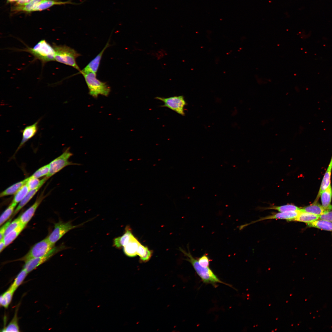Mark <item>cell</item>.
Instances as JSON below:
<instances>
[{
	"label": "cell",
	"mask_w": 332,
	"mask_h": 332,
	"mask_svg": "<svg viewBox=\"0 0 332 332\" xmlns=\"http://www.w3.org/2000/svg\"><path fill=\"white\" fill-rule=\"evenodd\" d=\"M23 51L31 54L35 59L40 60L43 65L55 61L54 50L53 46L44 39L39 42L33 47H27Z\"/></svg>",
	"instance_id": "cell-3"
},
{
	"label": "cell",
	"mask_w": 332,
	"mask_h": 332,
	"mask_svg": "<svg viewBox=\"0 0 332 332\" xmlns=\"http://www.w3.org/2000/svg\"><path fill=\"white\" fill-rule=\"evenodd\" d=\"M21 223L19 217L12 222H11L6 229L4 236L8 233L16 229Z\"/></svg>",
	"instance_id": "cell-35"
},
{
	"label": "cell",
	"mask_w": 332,
	"mask_h": 332,
	"mask_svg": "<svg viewBox=\"0 0 332 332\" xmlns=\"http://www.w3.org/2000/svg\"><path fill=\"white\" fill-rule=\"evenodd\" d=\"M300 211H291L286 212H280L274 214L262 217L255 221H252L249 224H245L240 227L239 228L242 229L244 227L249 224H252L257 222L268 219H286L288 221H293L298 215Z\"/></svg>",
	"instance_id": "cell-10"
},
{
	"label": "cell",
	"mask_w": 332,
	"mask_h": 332,
	"mask_svg": "<svg viewBox=\"0 0 332 332\" xmlns=\"http://www.w3.org/2000/svg\"><path fill=\"white\" fill-rule=\"evenodd\" d=\"M42 186H40L36 188L30 190L26 196L19 203L17 207L14 210L12 215V218L22 208L29 202Z\"/></svg>",
	"instance_id": "cell-23"
},
{
	"label": "cell",
	"mask_w": 332,
	"mask_h": 332,
	"mask_svg": "<svg viewBox=\"0 0 332 332\" xmlns=\"http://www.w3.org/2000/svg\"><path fill=\"white\" fill-rule=\"evenodd\" d=\"M155 99L163 102L164 104L161 107H167L182 116L185 115L184 109L187 103L183 96L167 98L156 97Z\"/></svg>",
	"instance_id": "cell-7"
},
{
	"label": "cell",
	"mask_w": 332,
	"mask_h": 332,
	"mask_svg": "<svg viewBox=\"0 0 332 332\" xmlns=\"http://www.w3.org/2000/svg\"><path fill=\"white\" fill-rule=\"evenodd\" d=\"M17 310L15 311L12 319L6 327L2 330V332H19V328L18 325L17 317Z\"/></svg>",
	"instance_id": "cell-32"
},
{
	"label": "cell",
	"mask_w": 332,
	"mask_h": 332,
	"mask_svg": "<svg viewBox=\"0 0 332 332\" xmlns=\"http://www.w3.org/2000/svg\"><path fill=\"white\" fill-rule=\"evenodd\" d=\"M6 247L5 244L3 239L0 240V252H1Z\"/></svg>",
	"instance_id": "cell-40"
},
{
	"label": "cell",
	"mask_w": 332,
	"mask_h": 332,
	"mask_svg": "<svg viewBox=\"0 0 332 332\" xmlns=\"http://www.w3.org/2000/svg\"><path fill=\"white\" fill-rule=\"evenodd\" d=\"M332 169V160H330L329 165L325 173L321 184L317 196L315 200L318 201L321 193L330 185V178Z\"/></svg>",
	"instance_id": "cell-16"
},
{
	"label": "cell",
	"mask_w": 332,
	"mask_h": 332,
	"mask_svg": "<svg viewBox=\"0 0 332 332\" xmlns=\"http://www.w3.org/2000/svg\"><path fill=\"white\" fill-rule=\"evenodd\" d=\"M109 46V42L108 41L102 50L82 69L79 71V73L82 74L90 73L97 74L103 53Z\"/></svg>",
	"instance_id": "cell-12"
},
{
	"label": "cell",
	"mask_w": 332,
	"mask_h": 332,
	"mask_svg": "<svg viewBox=\"0 0 332 332\" xmlns=\"http://www.w3.org/2000/svg\"><path fill=\"white\" fill-rule=\"evenodd\" d=\"M140 243L133 235L128 243L123 247L124 254L129 257H134L137 255V252Z\"/></svg>",
	"instance_id": "cell-14"
},
{
	"label": "cell",
	"mask_w": 332,
	"mask_h": 332,
	"mask_svg": "<svg viewBox=\"0 0 332 332\" xmlns=\"http://www.w3.org/2000/svg\"><path fill=\"white\" fill-rule=\"evenodd\" d=\"M26 226L22 223L16 229L8 233L3 238L6 247L10 244L17 237Z\"/></svg>",
	"instance_id": "cell-21"
},
{
	"label": "cell",
	"mask_w": 332,
	"mask_h": 332,
	"mask_svg": "<svg viewBox=\"0 0 332 332\" xmlns=\"http://www.w3.org/2000/svg\"><path fill=\"white\" fill-rule=\"evenodd\" d=\"M28 178L12 184L1 192L0 197H3L15 194L23 185L26 184Z\"/></svg>",
	"instance_id": "cell-20"
},
{
	"label": "cell",
	"mask_w": 332,
	"mask_h": 332,
	"mask_svg": "<svg viewBox=\"0 0 332 332\" xmlns=\"http://www.w3.org/2000/svg\"><path fill=\"white\" fill-rule=\"evenodd\" d=\"M137 255L140 257V261L142 262H146L149 261L152 256V251L148 247L141 243L138 247L137 252Z\"/></svg>",
	"instance_id": "cell-24"
},
{
	"label": "cell",
	"mask_w": 332,
	"mask_h": 332,
	"mask_svg": "<svg viewBox=\"0 0 332 332\" xmlns=\"http://www.w3.org/2000/svg\"><path fill=\"white\" fill-rule=\"evenodd\" d=\"M96 74L93 73L82 74L88 87L89 94L95 98L100 95L108 96L111 91L110 87L106 82L98 79Z\"/></svg>",
	"instance_id": "cell-4"
},
{
	"label": "cell",
	"mask_w": 332,
	"mask_h": 332,
	"mask_svg": "<svg viewBox=\"0 0 332 332\" xmlns=\"http://www.w3.org/2000/svg\"><path fill=\"white\" fill-rule=\"evenodd\" d=\"M180 250L186 257V260L192 264L198 275L204 283L212 284L214 287L216 286V284L218 283L231 286L220 280L209 267H205L200 266L198 260L192 256L188 249V252L181 248Z\"/></svg>",
	"instance_id": "cell-1"
},
{
	"label": "cell",
	"mask_w": 332,
	"mask_h": 332,
	"mask_svg": "<svg viewBox=\"0 0 332 332\" xmlns=\"http://www.w3.org/2000/svg\"><path fill=\"white\" fill-rule=\"evenodd\" d=\"M14 293L8 289L1 295L0 298V305L5 308H7L12 301Z\"/></svg>",
	"instance_id": "cell-31"
},
{
	"label": "cell",
	"mask_w": 332,
	"mask_h": 332,
	"mask_svg": "<svg viewBox=\"0 0 332 332\" xmlns=\"http://www.w3.org/2000/svg\"><path fill=\"white\" fill-rule=\"evenodd\" d=\"M28 273L23 268L17 275L8 289L14 292L22 284Z\"/></svg>",
	"instance_id": "cell-26"
},
{
	"label": "cell",
	"mask_w": 332,
	"mask_h": 332,
	"mask_svg": "<svg viewBox=\"0 0 332 332\" xmlns=\"http://www.w3.org/2000/svg\"><path fill=\"white\" fill-rule=\"evenodd\" d=\"M67 4H76L71 2L70 0L65 2H61L53 0H47L42 2L33 11L42 10L55 5H62Z\"/></svg>",
	"instance_id": "cell-25"
},
{
	"label": "cell",
	"mask_w": 332,
	"mask_h": 332,
	"mask_svg": "<svg viewBox=\"0 0 332 332\" xmlns=\"http://www.w3.org/2000/svg\"><path fill=\"white\" fill-rule=\"evenodd\" d=\"M30 190L26 184H25L14 194L12 202L17 205L25 197Z\"/></svg>",
	"instance_id": "cell-28"
},
{
	"label": "cell",
	"mask_w": 332,
	"mask_h": 332,
	"mask_svg": "<svg viewBox=\"0 0 332 332\" xmlns=\"http://www.w3.org/2000/svg\"><path fill=\"white\" fill-rule=\"evenodd\" d=\"M320 197L323 207L328 211L332 210V205L331 204L332 189L331 185L321 193Z\"/></svg>",
	"instance_id": "cell-17"
},
{
	"label": "cell",
	"mask_w": 332,
	"mask_h": 332,
	"mask_svg": "<svg viewBox=\"0 0 332 332\" xmlns=\"http://www.w3.org/2000/svg\"><path fill=\"white\" fill-rule=\"evenodd\" d=\"M17 205L12 202L1 214L0 217V225H3L12 215L15 208Z\"/></svg>",
	"instance_id": "cell-30"
},
{
	"label": "cell",
	"mask_w": 332,
	"mask_h": 332,
	"mask_svg": "<svg viewBox=\"0 0 332 332\" xmlns=\"http://www.w3.org/2000/svg\"><path fill=\"white\" fill-rule=\"evenodd\" d=\"M331 160H332V157H331Z\"/></svg>",
	"instance_id": "cell-41"
},
{
	"label": "cell",
	"mask_w": 332,
	"mask_h": 332,
	"mask_svg": "<svg viewBox=\"0 0 332 332\" xmlns=\"http://www.w3.org/2000/svg\"><path fill=\"white\" fill-rule=\"evenodd\" d=\"M300 211L310 213L319 216L328 211L325 209L318 201L315 200L312 204L301 208Z\"/></svg>",
	"instance_id": "cell-18"
},
{
	"label": "cell",
	"mask_w": 332,
	"mask_h": 332,
	"mask_svg": "<svg viewBox=\"0 0 332 332\" xmlns=\"http://www.w3.org/2000/svg\"><path fill=\"white\" fill-rule=\"evenodd\" d=\"M40 120V119L38 120L32 124L26 126L24 129L21 130L22 134V139L15 153L37 133L38 128V124Z\"/></svg>",
	"instance_id": "cell-13"
},
{
	"label": "cell",
	"mask_w": 332,
	"mask_h": 332,
	"mask_svg": "<svg viewBox=\"0 0 332 332\" xmlns=\"http://www.w3.org/2000/svg\"><path fill=\"white\" fill-rule=\"evenodd\" d=\"M133 235L130 228L127 226L123 235L113 239V246L117 249L123 247L128 243Z\"/></svg>",
	"instance_id": "cell-15"
},
{
	"label": "cell",
	"mask_w": 332,
	"mask_h": 332,
	"mask_svg": "<svg viewBox=\"0 0 332 332\" xmlns=\"http://www.w3.org/2000/svg\"><path fill=\"white\" fill-rule=\"evenodd\" d=\"M11 219H10L1 227L0 229V240L2 239L6 229L11 222Z\"/></svg>",
	"instance_id": "cell-37"
},
{
	"label": "cell",
	"mask_w": 332,
	"mask_h": 332,
	"mask_svg": "<svg viewBox=\"0 0 332 332\" xmlns=\"http://www.w3.org/2000/svg\"><path fill=\"white\" fill-rule=\"evenodd\" d=\"M43 193L44 192H42L34 204L19 217L22 224L26 226L31 219L45 197Z\"/></svg>",
	"instance_id": "cell-11"
},
{
	"label": "cell",
	"mask_w": 332,
	"mask_h": 332,
	"mask_svg": "<svg viewBox=\"0 0 332 332\" xmlns=\"http://www.w3.org/2000/svg\"><path fill=\"white\" fill-rule=\"evenodd\" d=\"M197 260L199 264L202 267H209L210 260L206 254H204Z\"/></svg>",
	"instance_id": "cell-36"
},
{
	"label": "cell",
	"mask_w": 332,
	"mask_h": 332,
	"mask_svg": "<svg viewBox=\"0 0 332 332\" xmlns=\"http://www.w3.org/2000/svg\"><path fill=\"white\" fill-rule=\"evenodd\" d=\"M277 210L280 212H286L300 211L301 208L293 204H287L281 206H273L268 208Z\"/></svg>",
	"instance_id": "cell-33"
},
{
	"label": "cell",
	"mask_w": 332,
	"mask_h": 332,
	"mask_svg": "<svg viewBox=\"0 0 332 332\" xmlns=\"http://www.w3.org/2000/svg\"><path fill=\"white\" fill-rule=\"evenodd\" d=\"M319 218L332 222V210L320 215Z\"/></svg>",
	"instance_id": "cell-38"
},
{
	"label": "cell",
	"mask_w": 332,
	"mask_h": 332,
	"mask_svg": "<svg viewBox=\"0 0 332 332\" xmlns=\"http://www.w3.org/2000/svg\"><path fill=\"white\" fill-rule=\"evenodd\" d=\"M33 0H18L16 3L18 6H25L29 4Z\"/></svg>",
	"instance_id": "cell-39"
},
{
	"label": "cell",
	"mask_w": 332,
	"mask_h": 332,
	"mask_svg": "<svg viewBox=\"0 0 332 332\" xmlns=\"http://www.w3.org/2000/svg\"><path fill=\"white\" fill-rule=\"evenodd\" d=\"M320 216L310 213L301 211L298 216L293 221L306 223L307 224L314 222L319 218Z\"/></svg>",
	"instance_id": "cell-22"
},
{
	"label": "cell",
	"mask_w": 332,
	"mask_h": 332,
	"mask_svg": "<svg viewBox=\"0 0 332 332\" xmlns=\"http://www.w3.org/2000/svg\"><path fill=\"white\" fill-rule=\"evenodd\" d=\"M65 248L64 246L57 247H54L45 255L40 257L32 259L25 262L23 268L25 269L29 273L45 262L59 251Z\"/></svg>",
	"instance_id": "cell-9"
},
{
	"label": "cell",
	"mask_w": 332,
	"mask_h": 332,
	"mask_svg": "<svg viewBox=\"0 0 332 332\" xmlns=\"http://www.w3.org/2000/svg\"><path fill=\"white\" fill-rule=\"evenodd\" d=\"M47 0H33L26 5L17 6L14 10L18 11H24L27 12L33 11L42 2Z\"/></svg>",
	"instance_id": "cell-27"
},
{
	"label": "cell",
	"mask_w": 332,
	"mask_h": 332,
	"mask_svg": "<svg viewBox=\"0 0 332 332\" xmlns=\"http://www.w3.org/2000/svg\"><path fill=\"white\" fill-rule=\"evenodd\" d=\"M82 224L83 223L73 225L71 221L67 222H59L55 224L54 229L47 238L50 242L54 245L68 232L72 229L81 226Z\"/></svg>",
	"instance_id": "cell-8"
},
{
	"label": "cell",
	"mask_w": 332,
	"mask_h": 332,
	"mask_svg": "<svg viewBox=\"0 0 332 332\" xmlns=\"http://www.w3.org/2000/svg\"><path fill=\"white\" fill-rule=\"evenodd\" d=\"M48 179L49 178L45 176V178L40 180L38 178L30 176L28 178L26 184L30 190L36 188L40 186H42Z\"/></svg>",
	"instance_id": "cell-29"
},
{
	"label": "cell",
	"mask_w": 332,
	"mask_h": 332,
	"mask_svg": "<svg viewBox=\"0 0 332 332\" xmlns=\"http://www.w3.org/2000/svg\"><path fill=\"white\" fill-rule=\"evenodd\" d=\"M54 247V245L51 244L47 237L34 244L25 255L18 260L25 262L32 259L42 256Z\"/></svg>",
	"instance_id": "cell-5"
},
{
	"label": "cell",
	"mask_w": 332,
	"mask_h": 332,
	"mask_svg": "<svg viewBox=\"0 0 332 332\" xmlns=\"http://www.w3.org/2000/svg\"><path fill=\"white\" fill-rule=\"evenodd\" d=\"M55 61L72 67L79 71L81 70L76 62L77 58L81 56L74 49L65 45H57L53 43Z\"/></svg>",
	"instance_id": "cell-2"
},
{
	"label": "cell",
	"mask_w": 332,
	"mask_h": 332,
	"mask_svg": "<svg viewBox=\"0 0 332 332\" xmlns=\"http://www.w3.org/2000/svg\"><path fill=\"white\" fill-rule=\"evenodd\" d=\"M16 0L17 1L18 0Z\"/></svg>",
	"instance_id": "cell-42"
},
{
	"label": "cell",
	"mask_w": 332,
	"mask_h": 332,
	"mask_svg": "<svg viewBox=\"0 0 332 332\" xmlns=\"http://www.w3.org/2000/svg\"><path fill=\"white\" fill-rule=\"evenodd\" d=\"M73 155L70 151L69 148H67L61 155L49 164V172L45 176L49 178L68 166L80 165L79 164L73 163L69 161V159Z\"/></svg>",
	"instance_id": "cell-6"
},
{
	"label": "cell",
	"mask_w": 332,
	"mask_h": 332,
	"mask_svg": "<svg viewBox=\"0 0 332 332\" xmlns=\"http://www.w3.org/2000/svg\"><path fill=\"white\" fill-rule=\"evenodd\" d=\"M309 227H314L322 230L332 232V222L319 219L318 220L307 224Z\"/></svg>",
	"instance_id": "cell-19"
},
{
	"label": "cell",
	"mask_w": 332,
	"mask_h": 332,
	"mask_svg": "<svg viewBox=\"0 0 332 332\" xmlns=\"http://www.w3.org/2000/svg\"><path fill=\"white\" fill-rule=\"evenodd\" d=\"M49 171V164H46L36 170L30 176L33 178H39L44 176H47Z\"/></svg>",
	"instance_id": "cell-34"
}]
</instances>
